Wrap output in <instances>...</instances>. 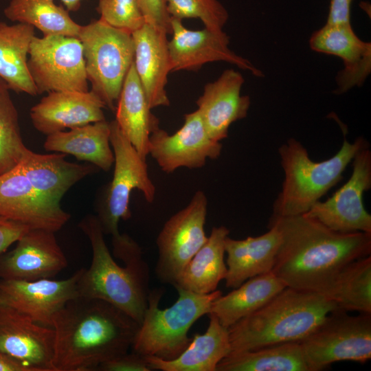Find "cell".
Listing matches in <instances>:
<instances>
[{
  "label": "cell",
  "instance_id": "cell-1",
  "mask_svg": "<svg viewBox=\"0 0 371 371\" xmlns=\"http://www.w3.org/2000/svg\"><path fill=\"white\" fill-rule=\"evenodd\" d=\"M280 244L271 272L287 287L326 297L335 278L350 262L371 253V234L341 233L304 214L271 216Z\"/></svg>",
  "mask_w": 371,
  "mask_h": 371
},
{
  "label": "cell",
  "instance_id": "cell-2",
  "mask_svg": "<svg viewBox=\"0 0 371 371\" xmlns=\"http://www.w3.org/2000/svg\"><path fill=\"white\" fill-rule=\"evenodd\" d=\"M139 324L105 301L78 296L54 316L53 371H93L128 352Z\"/></svg>",
  "mask_w": 371,
  "mask_h": 371
},
{
  "label": "cell",
  "instance_id": "cell-3",
  "mask_svg": "<svg viewBox=\"0 0 371 371\" xmlns=\"http://www.w3.org/2000/svg\"><path fill=\"white\" fill-rule=\"evenodd\" d=\"M337 309L323 295L286 286L262 307L227 328L230 352L300 341Z\"/></svg>",
  "mask_w": 371,
  "mask_h": 371
},
{
  "label": "cell",
  "instance_id": "cell-4",
  "mask_svg": "<svg viewBox=\"0 0 371 371\" xmlns=\"http://www.w3.org/2000/svg\"><path fill=\"white\" fill-rule=\"evenodd\" d=\"M89 240L92 260L78 282L79 296L105 301L139 324L148 305L149 270L143 260L121 267L107 247L96 216L88 215L78 224Z\"/></svg>",
  "mask_w": 371,
  "mask_h": 371
},
{
  "label": "cell",
  "instance_id": "cell-5",
  "mask_svg": "<svg viewBox=\"0 0 371 371\" xmlns=\"http://www.w3.org/2000/svg\"><path fill=\"white\" fill-rule=\"evenodd\" d=\"M368 142L359 137L352 143L344 139L332 157L312 161L306 148L290 138L278 149L284 174L282 190L274 201L272 216H291L306 214L326 192L343 179V173Z\"/></svg>",
  "mask_w": 371,
  "mask_h": 371
},
{
  "label": "cell",
  "instance_id": "cell-6",
  "mask_svg": "<svg viewBox=\"0 0 371 371\" xmlns=\"http://www.w3.org/2000/svg\"><path fill=\"white\" fill-rule=\"evenodd\" d=\"M177 300L170 307L159 306L161 288L150 291L148 305L131 348L144 357L173 359L190 344L188 331L201 317L208 315L214 301L222 295L219 290L199 294L175 287Z\"/></svg>",
  "mask_w": 371,
  "mask_h": 371
},
{
  "label": "cell",
  "instance_id": "cell-7",
  "mask_svg": "<svg viewBox=\"0 0 371 371\" xmlns=\"http://www.w3.org/2000/svg\"><path fill=\"white\" fill-rule=\"evenodd\" d=\"M82 46L91 89L115 110L125 77L134 60L132 34L113 27L101 19L81 25L77 37Z\"/></svg>",
  "mask_w": 371,
  "mask_h": 371
},
{
  "label": "cell",
  "instance_id": "cell-8",
  "mask_svg": "<svg viewBox=\"0 0 371 371\" xmlns=\"http://www.w3.org/2000/svg\"><path fill=\"white\" fill-rule=\"evenodd\" d=\"M110 129L114 171L96 216L104 234L111 236L115 247L126 237L120 233L118 225L120 220L126 221L131 216L129 202L132 191L139 190L147 202L153 203L155 187L149 177L146 159L140 156L115 120L110 122Z\"/></svg>",
  "mask_w": 371,
  "mask_h": 371
},
{
  "label": "cell",
  "instance_id": "cell-9",
  "mask_svg": "<svg viewBox=\"0 0 371 371\" xmlns=\"http://www.w3.org/2000/svg\"><path fill=\"white\" fill-rule=\"evenodd\" d=\"M300 343L308 371L340 361L366 363L371 358V314L333 311Z\"/></svg>",
  "mask_w": 371,
  "mask_h": 371
},
{
  "label": "cell",
  "instance_id": "cell-10",
  "mask_svg": "<svg viewBox=\"0 0 371 371\" xmlns=\"http://www.w3.org/2000/svg\"><path fill=\"white\" fill-rule=\"evenodd\" d=\"M27 67L38 95L89 91L82 46L77 37L34 36L30 46Z\"/></svg>",
  "mask_w": 371,
  "mask_h": 371
},
{
  "label": "cell",
  "instance_id": "cell-11",
  "mask_svg": "<svg viewBox=\"0 0 371 371\" xmlns=\"http://www.w3.org/2000/svg\"><path fill=\"white\" fill-rule=\"evenodd\" d=\"M207 212V197L198 190L189 203L164 225L156 240L155 273L161 282L174 286L184 267L206 242Z\"/></svg>",
  "mask_w": 371,
  "mask_h": 371
},
{
  "label": "cell",
  "instance_id": "cell-12",
  "mask_svg": "<svg viewBox=\"0 0 371 371\" xmlns=\"http://www.w3.org/2000/svg\"><path fill=\"white\" fill-rule=\"evenodd\" d=\"M347 182L325 201H317L304 215L341 233L371 234V215L363 205V194L371 188V151L359 150L352 161Z\"/></svg>",
  "mask_w": 371,
  "mask_h": 371
},
{
  "label": "cell",
  "instance_id": "cell-13",
  "mask_svg": "<svg viewBox=\"0 0 371 371\" xmlns=\"http://www.w3.org/2000/svg\"><path fill=\"white\" fill-rule=\"evenodd\" d=\"M221 150V143L209 136L197 110L184 115L183 126L174 134L158 128L149 139V155L166 173L181 167L202 168L207 159H217Z\"/></svg>",
  "mask_w": 371,
  "mask_h": 371
},
{
  "label": "cell",
  "instance_id": "cell-14",
  "mask_svg": "<svg viewBox=\"0 0 371 371\" xmlns=\"http://www.w3.org/2000/svg\"><path fill=\"white\" fill-rule=\"evenodd\" d=\"M171 27L172 37L168 42L171 72L196 71L206 63L225 61L256 77L264 76L251 61L229 49V37L223 30H192L174 18H171Z\"/></svg>",
  "mask_w": 371,
  "mask_h": 371
},
{
  "label": "cell",
  "instance_id": "cell-15",
  "mask_svg": "<svg viewBox=\"0 0 371 371\" xmlns=\"http://www.w3.org/2000/svg\"><path fill=\"white\" fill-rule=\"evenodd\" d=\"M83 269L63 280L0 279V304L17 310L38 324L52 327L55 314L79 296L78 282Z\"/></svg>",
  "mask_w": 371,
  "mask_h": 371
},
{
  "label": "cell",
  "instance_id": "cell-16",
  "mask_svg": "<svg viewBox=\"0 0 371 371\" xmlns=\"http://www.w3.org/2000/svg\"><path fill=\"white\" fill-rule=\"evenodd\" d=\"M0 216L30 228L59 231L70 214L40 194L17 164L0 175Z\"/></svg>",
  "mask_w": 371,
  "mask_h": 371
},
{
  "label": "cell",
  "instance_id": "cell-17",
  "mask_svg": "<svg viewBox=\"0 0 371 371\" xmlns=\"http://www.w3.org/2000/svg\"><path fill=\"white\" fill-rule=\"evenodd\" d=\"M54 232L30 228L15 247L0 254V279L33 281L52 278L68 265Z\"/></svg>",
  "mask_w": 371,
  "mask_h": 371
},
{
  "label": "cell",
  "instance_id": "cell-18",
  "mask_svg": "<svg viewBox=\"0 0 371 371\" xmlns=\"http://www.w3.org/2000/svg\"><path fill=\"white\" fill-rule=\"evenodd\" d=\"M54 330L0 304V351L30 371H53Z\"/></svg>",
  "mask_w": 371,
  "mask_h": 371
},
{
  "label": "cell",
  "instance_id": "cell-19",
  "mask_svg": "<svg viewBox=\"0 0 371 371\" xmlns=\"http://www.w3.org/2000/svg\"><path fill=\"white\" fill-rule=\"evenodd\" d=\"M47 93L30 111L34 127L45 135L105 120L106 105L92 90Z\"/></svg>",
  "mask_w": 371,
  "mask_h": 371
},
{
  "label": "cell",
  "instance_id": "cell-20",
  "mask_svg": "<svg viewBox=\"0 0 371 371\" xmlns=\"http://www.w3.org/2000/svg\"><path fill=\"white\" fill-rule=\"evenodd\" d=\"M312 50L340 58L344 68L336 77L342 93L355 86L363 84L371 71V43L360 39L351 23L325 25L314 32L309 39Z\"/></svg>",
  "mask_w": 371,
  "mask_h": 371
},
{
  "label": "cell",
  "instance_id": "cell-21",
  "mask_svg": "<svg viewBox=\"0 0 371 371\" xmlns=\"http://www.w3.org/2000/svg\"><path fill=\"white\" fill-rule=\"evenodd\" d=\"M245 82L242 74L225 70L215 81L205 85L196 100L199 111L209 136L220 142L228 135L231 124L247 117L250 98L241 95Z\"/></svg>",
  "mask_w": 371,
  "mask_h": 371
},
{
  "label": "cell",
  "instance_id": "cell-22",
  "mask_svg": "<svg viewBox=\"0 0 371 371\" xmlns=\"http://www.w3.org/2000/svg\"><path fill=\"white\" fill-rule=\"evenodd\" d=\"M132 36L133 64L150 108L169 106L166 86L171 69L167 34L145 23Z\"/></svg>",
  "mask_w": 371,
  "mask_h": 371
},
{
  "label": "cell",
  "instance_id": "cell-23",
  "mask_svg": "<svg viewBox=\"0 0 371 371\" xmlns=\"http://www.w3.org/2000/svg\"><path fill=\"white\" fill-rule=\"evenodd\" d=\"M65 156L60 153L39 154L27 148L17 166L40 194L60 203L74 184L95 169L93 165L69 162Z\"/></svg>",
  "mask_w": 371,
  "mask_h": 371
},
{
  "label": "cell",
  "instance_id": "cell-24",
  "mask_svg": "<svg viewBox=\"0 0 371 371\" xmlns=\"http://www.w3.org/2000/svg\"><path fill=\"white\" fill-rule=\"evenodd\" d=\"M280 244V232L274 225H269V230L260 236L243 240L227 236L226 287L237 288L251 278L271 271Z\"/></svg>",
  "mask_w": 371,
  "mask_h": 371
},
{
  "label": "cell",
  "instance_id": "cell-25",
  "mask_svg": "<svg viewBox=\"0 0 371 371\" xmlns=\"http://www.w3.org/2000/svg\"><path fill=\"white\" fill-rule=\"evenodd\" d=\"M115 110V120L120 130L140 156L146 159L150 135L159 128V122L151 112L133 63L125 77Z\"/></svg>",
  "mask_w": 371,
  "mask_h": 371
},
{
  "label": "cell",
  "instance_id": "cell-26",
  "mask_svg": "<svg viewBox=\"0 0 371 371\" xmlns=\"http://www.w3.org/2000/svg\"><path fill=\"white\" fill-rule=\"evenodd\" d=\"M203 334H196L186 350L173 359L145 357L152 369L161 371H216L218 363L231 352L228 328L212 313Z\"/></svg>",
  "mask_w": 371,
  "mask_h": 371
},
{
  "label": "cell",
  "instance_id": "cell-27",
  "mask_svg": "<svg viewBox=\"0 0 371 371\" xmlns=\"http://www.w3.org/2000/svg\"><path fill=\"white\" fill-rule=\"evenodd\" d=\"M110 133V122L105 120L48 135L43 147L47 151L69 154L109 171L114 162Z\"/></svg>",
  "mask_w": 371,
  "mask_h": 371
},
{
  "label": "cell",
  "instance_id": "cell-28",
  "mask_svg": "<svg viewBox=\"0 0 371 371\" xmlns=\"http://www.w3.org/2000/svg\"><path fill=\"white\" fill-rule=\"evenodd\" d=\"M229 234L225 226L212 227L206 242L184 267L173 286L199 294L216 290L227 273L225 240Z\"/></svg>",
  "mask_w": 371,
  "mask_h": 371
},
{
  "label": "cell",
  "instance_id": "cell-29",
  "mask_svg": "<svg viewBox=\"0 0 371 371\" xmlns=\"http://www.w3.org/2000/svg\"><path fill=\"white\" fill-rule=\"evenodd\" d=\"M34 29L25 23L0 22V78L10 90L32 96L38 95L27 67Z\"/></svg>",
  "mask_w": 371,
  "mask_h": 371
},
{
  "label": "cell",
  "instance_id": "cell-30",
  "mask_svg": "<svg viewBox=\"0 0 371 371\" xmlns=\"http://www.w3.org/2000/svg\"><path fill=\"white\" fill-rule=\"evenodd\" d=\"M286 287L284 282L271 271L256 276L216 299L210 313L228 328L262 307Z\"/></svg>",
  "mask_w": 371,
  "mask_h": 371
},
{
  "label": "cell",
  "instance_id": "cell-31",
  "mask_svg": "<svg viewBox=\"0 0 371 371\" xmlns=\"http://www.w3.org/2000/svg\"><path fill=\"white\" fill-rule=\"evenodd\" d=\"M216 371H308L300 341L229 352Z\"/></svg>",
  "mask_w": 371,
  "mask_h": 371
},
{
  "label": "cell",
  "instance_id": "cell-32",
  "mask_svg": "<svg viewBox=\"0 0 371 371\" xmlns=\"http://www.w3.org/2000/svg\"><path fill=\"white\" fill-rule=\"evenodd\" d=\"M3 14L11 21L37 28L43 36L78 37L81 27L68 10L57 5L54 0H10Z\"/></svg>",
  "mask_w": 371,
  "mask_h": 371
},
{
  "label": "cell",
  "instance_id": "cell-33",
  "mask_svg": "<svg viewBox=\"0 0 371 371\" xmlns=\"http://www.w3.org/2000/svg\"><path fill=\"white\" fill-rule=\"evenodd\" d=\"M326 297L339 310L371 314V256L357 259L344 268Z\"/></svg>",
  "mask_w": 371,
  "mask_h": 371
},
{
  "label": "cell",
  "instance_id": "cell-34",
  "mask_svg": "<svg viewBox=\"0 0 371 371\" xmlns=\"http://www.w3.org/2000/svg\"><path fill=\"white\" fill-rule=\"evenodd\" d=\"M10 89L0 78V175L14 167L27 148L23 143Z\"/></svg>",
  "mask_w": 371,
  "mask_h": 371
},
{
  "label": "cell",
  "instance_id": "cell-35",
  "mask_svg": "<svg viewBox=\"0 0 371 371\" xmlns=\"http://www.w3.org/2000/svg\"><path fill=\"white\" fill-rule=\"evenodd\" d=\"M167 11L171 18L199 19L205 28L221 30L229 14L218 0H166Z\"/></svg>",
  "mask_w": 371,
  "mask_h": 371
},
{
  "label": "cell",
  "instance_id": "cell-36",
  "mask_svg": "<svg viewBox=\"0 0 371 371\" xmlns=\"http://www.w3.org/2000/svg\"><path fill=\"white\" fill-rule=\"evenodd\" d=\"M97 11L104 23L131 34L146 23L137 0H99Z\"/></svg>",
  "mask_w": 371,
  "mask_h": 371
},
{
  "label": "cell",
  "instance_id": "cell-37",
  "mask_svg": "<svg viewBox=\"0 0 371 371\" xmlns=\"http://www.w3.org/2000/svg\"><path fill=\"white\" fill-rule=\"evenodd\" d=\"M145 22L166 32L172 33L171 17L167 11L166 0H137Z\"/></svg>",
  "mask_w": 371,
  "mask_h": 371
},
{
  "label": "cell",
  "instance_id": "cell-38",
  "mask_svg": "<svg viewBox=\"0 0 371 371\" xmlns=\"http://www.w3.org/2000/svg\"><path fill=\"white\" fill-rule=\"evenodd\" d=\"M100 371H151L146 357L135 352H126L98 366Z\"/></svg>",
  "mask_w": 371,
  "mask_h": 371
},
{
  "label": "cell",
  "instance_id": "cell-39",
  "mask_svg": "<svg viewBox=\"0 0 371 371\" xmlns=\"http://www.w3.org/2000/svg\"><path fill=\"white\" fill-rule=\"evenodd\" d=\"M30 227L0 216V254L16 243Z\"/></svg>",
  "mask_w": 371,
  "mask_h": 371
},
{
  "label": "cell",
  "instance_id": "cell-40",
  "mask_svg": "<svg viewBox=\"0 0 371 371\" xmlns=\"http://www.w3.org/2000/svg\"><path fill=\"white\" fill-rule=\"evenodd\" d=\"M352 0H330L326 23H350Z\"/></svg>",
  "mask_w": 371,
  "mask_h": 371
},
{
  "label": "cell",
  "instance_id": "cell-41",
  "mask_svg": "<svg viewBox=\"0 0 371 371\" xmlns=\"http://www.w3.org/2000/svg\"><path fill=\"white\" fill-rule=\"evenodd\" d=\"M0 371H30L26 367L0 351Z\"/></svg>",
  "mask_w": 371,
  "mask_h": 371
},
{
  "label": "cell",
  "instance_id": "cell-42",
  "mask_svg": "<svg viewBox=\"0 0 371 371\" xmlns=\"http://www.w3.org/2000/svg\"><path fill=\"white\" fill-rule=\"evenodd\" d=\"M68 11H77L81 5L82 0H60Z\"/></svg>",
  "mask_w": 371,
  "mask_h": 371
}]
</instances>
